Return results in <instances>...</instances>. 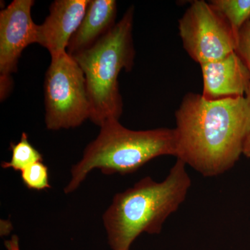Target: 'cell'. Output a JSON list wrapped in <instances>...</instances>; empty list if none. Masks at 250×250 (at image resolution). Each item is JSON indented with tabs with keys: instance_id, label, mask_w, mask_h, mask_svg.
Masks as SVG:
<instances>
[{
	"instance_id": "8",
	"label": "cell",
	"mask_w": 250,
	"mask_h": 250,
	"mask_svg": "<svg viewBox=\"0 0 250 250\" xmlns=\"http://www.w3.org/2000/svg\"><path fill=\"white\" fill-rule=\"evenodd\" d=\"M89 0H56L49 14L38 26V44L47 49L51 58L65 53L67 45L84 17Z\"/></svg>"
},
{
	"instance_id": "7",
	"label": "cell",
	"mask_w": 250,
	"mask_h": 250,
	"mask_svg": "<svg viewBox=\"0 0 250 250\" xmlns=\"http://www.w3.org/2000/svg\"><path fill=\"white\" fill-rule=\"evenodd\" d=\"M33 0H14L0 12V97L12 88L11 75L28 46L38 42V26L31 17Z\"/></svg>"
},
{
	"instance_id": "12",
	"label": "cell",
	"mask_w": 250,
	"mask_h": 250,
	"mask_svg": "<svg viewBox=\"0 0 250 250\" xmlns=\"http://www.w3.org/2000/svg\"><path fill=\"white\" fill-rule=\"evenodd\" d=\"M10 149L12 152L11 160L1 163L2 168L22 172L29 166L42 161V154L29 142L27 133H22L17 143H11Z\"/></svg>"
},
{
	"instance_id": "2",
	"label": "cell",
	"mask_w": 250,
	"mask_h": 250,
	"mask_svg": "<svg viewBox=\"0 0 250 250\" xmlns=\"http://www.w3.org/2000/svg\"><path fill=\"white\" fill-rule=\"evenodd\" d=\"M186 166L177 159L163 182L146 177L115 195L103 217L112 250H129L141 233L161 232L166 219L178 209L191 187Z\"/></svg>"
},
{
	"instance_id": "1",
	"label": "cell",
	"mask_w": 250,
	"mask_h": 250,
	"mask_svg": "<svg viewBox=\"0 0 250 250\" xmlns=\"http://www.w3.org/2000/svg\"><path fill=\"white\" fill-rule=\"evenodd\" d=\"M176 157L204 177L231 169L243 154L250 129V95L208 100L200 94L184 97L175 112Z\"/></svg>"
},
{
	"instance_id": "10",
	"label": "cell",
	"mask_w": 250,
	"mask_h": 250,
	"mask_svg": "<svg viewBox=\"0 0 250 250\" xmlns=\"http://www.w3.org/2000/svg\"><path fill=\"white\" fill-rule=\"evenodd\" d=\"M117 11L115 0H89L84 17L67 45V53L73 57L93 47L116 25Z\"/></svg>"
},
{
	"instance_id": "6",
	"label": "cell",
	"mask_w": 250,
	"mask_h": 250,
	"mask_svg": "<svg viewBox=\"0 0 250 250\" xmlns=\"http://www.w3.org/2000/svg\"><path fill=\"white\" fill-rule=\"evenodd\" d=\"M179 31L186 52L200 65L236 51L237 36L232 28L204 0L192 1L179 19Z\"/></svg>"
},
{
	"instance_id": "5",
	"label": "cell",
	"mask_w": 250,
	"mask_h": 250,
	"mask_svg": "<svg viewBox=\"0 0 250 250\" xmlns=\"http://www.w3.org/2000/svg\"><path fill=\"white\" fill-rule=\"evenodd\" d=\"M44 89L47 129L75 128L90 120V104L84 74L67 52L51 58Z\"/></svg>"
},
{
	"instance_id": "11",
	"label": "cell",
	"mask_w": 250,
	"mask_h": 250,
	"mask_svg": "<svg viewBox=\"0 0 250 250\" xmlns=\"http://www.w3.org/2000/svg\"><path fill=\"white\" fill-rule=\"evenodd\" d=\"M209 4L226 19L236 36L250 21V0H212Z\"/></svg>"
},
{
	"instance_id": "4",
	"label": "cell",
	"mask_w": 250,
	"mask_h": 250,
	"mask_svg": "<svg viewBox=\"0 0 250 250\" xmlns=\"http://www.w3.org/2000/svg\"><path fill=\"white\" fill-rule=\"evenodd\" d=\"M134 9L129 8L107 34L84 52L73 57L84 74L90 104V120L101 127L119 121L123 110L118 76L134 66Z\"/></svg>"
},
{
	"instance_id": "14",
	"label": "cell",
	"mask_w": 250,
	"mask_h": 250,
	"mask_svg": "<svg viewBox=\"0 0 250 250\" xmlns=\"http://www.w3.org/2000/svg\"><path fill=\"white\" fill-rule=\"evenodd\" d=\"M236 53L250 72V21L246 22L237 35Z\"/></svg>"
},
{
	"instance_id": "16",
	"label": "cell",
	"mask_w": 250,
	"mask_h": 250,
	"mask_svg": "<svg viewBox=\"0 0 250 250\" xmlns=\"http://www.w3.org/2000/svg\"><path fill=\"white\" fill-rule=\"evenodd\" d=\"M243 154L247 157L250 158V129L243 144Z\"/></svg>"
},
{
	"instance_id": "3",
	"label": "cell",
	"mask_w": 250,
	"mask_h": 250,
	"mask_svg": "<svg viewBox=\"0 0 250 250\" xmlns=\"http://www.w3.org/2000/svg\"><path fill=\"white\" fill-rule=\"evenodd\" d=\"M167 155L176 156L174 129L134 131L117 120L106 122L98 137L85 147L82 159L72 166L71 179L64 192L77 190L94 169L107 175L130 174L152 159Z\"/></svg>"
},
{
	"instance_id": "15",
	"label": "cell",
	"mask_w": 250,
	"mask_h": 250,
	"mask_svg": "<svg viewBox=\"0 0 250 250\" xmlns=\"http://www.w3.org/2000/svg\"><path fill=\"white\" fill-rule=\"evenodd\" d=\"M4 244L8 250H20L19 238L16 235L11 237V239L5 241Z\"/></svg>"
},
{
	"instance_id": "9",
	"label": "cell",
	"mask_w": 250,
	"mask_h": 250,
	"mask_svg": "<svg viewBox=\"0 0 250 250\" xmlns=\"http://www.w3.org/2000/svg\"><path fill=\"white\" fill-rule=\"evenodd\" d=\"M202 95L208 100L241 98L250 95V72L236 52L200 65Z\"/></svg>"
},
{
	"instance_id": "13",
	"label": "cell",
	"mask_w": 250,
	"mask_h": 250,
	"mask_svg": "<svg viewBox=\"0 0 250 250\" xmlns=\"http://www.w3.org/2000/svg\"><path fill=\"white\" fill-rule=\"evenodd\" d=\"M24 185L30 190H42L50 188L48 167L42 161L36 163L21 172Z\"/></svg>"
}]
</instances>
